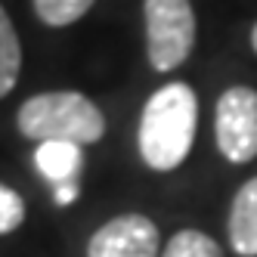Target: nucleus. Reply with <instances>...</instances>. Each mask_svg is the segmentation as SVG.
I'll list each match as a JSON object with an SVG mask.
<instances>
[{"label":"nucleus","mask_w":257,"mask_h":257,"mask_svg":"<svg viewBox=\"0 0 257 257\" xmlns=\"http://www.w3.org/2000/svg\"><path fill=\"white\" fill-rule=\"evenodd\" d=\"M19 71H22V44L13 28L10 13L0 7V99L13 93Z\"/></svg>","instance_id":"8"},{"label":"nucleus","mask_w":257,"mask_h":257,"mask_svg":"<svg viewBox=\"0 0 257 257\" xmlns=\"http://www.w3.org/2000/svg\"><path fill=\"white\" fill-rule=\"evenodd\" d=\"M229 242L235 254L257 257V177L235 192L229 208Z\"/></svg>","instance_id":"6"},{"label":"nucleus","mask_w":257,"mask_h":257,"mask_svg":"<svg viewBox=\"0 0 257 257\" xmlns=\"http://www.w3.org/2000/svg\"><path fill=\"white\" fill-rule=\"evenodd\" d=\"M214 134L226 161L245 164L257 158V90L229 87L217 99Z\"/></svg>","instance_id":"4"},{"label":"nucleus","mask_w":257,"mask_h":257,"mask_svg":"<svg viewBox=\"0 0 257 257\" xmlns=\"http://www.w3.org/2000/svg\"><path fill=\"white\" fill-rule=\"evenodd\" d=\"M93 4L96 0H34V13H38V19L44 25L65 28L71 22H78Z\"/></svg>","instance_id":"10"},{"label":"nucleus","mask_w":257,"mask_h":257,"mask_svg":"<svg viewBox=\"0 0 257 257\" xmlns=\"http://www.w3.org/2000/svg\"><path fill=\"white\" fill-rule=\"evenodd\" d=\"M251 47H254V53H257V22H254V28H251Z\"/></svg>","instance_id":"13"},{"label":"nucleus","mask_w":257,"mask_h":257,"mask_svg":"<svg viewBox=\"0 0 257 257\" xmlns=\"http://www.w3.org/2000/svg\"><path fill=\"white\" fill-rule=\"evenodd\" d=\"M25 220V201L22 195L0 183V235H10L22 226Z\"/></svg>","instance_id":"11"},{"label":"nucleus","mask_w":257,"mask_h":257,"mask_svg":"<svg viewBox=\"0 0 257 257\" xmlns=\"http://www.w3.org/2000/svg\"><path fill=\"white\" fill-rule=\"evenodd\" d=\"M75 198H78L75 183H62V186H56V205H71Z\"/></svg>","instance_id":"12"},{"label":"nucleus","mask_w":257,"mask_h":257,"mask_svg":"<svg viewBox=\"0 0 257 257\" xmlns=\"http://www.w3.org/2000/svg\"><path fill=\"white\" fill-rule=\"evenodd\" d=\"M198 131V99L183 81L164 84L149 96L140 115V155L152 171H174L186 161Z\"/></svg>","instance_id":"1"},{"label":"nucleus","mask_w":257,"mask_h":257,"mask_svg":"<svg viewBox=\"0 0 257 257\" xmlns=\"http://www.w3.org/2000/svg\"><path fill=\"white\" fill-rule=\"evenodd\" d=\"M34 164L53 186H62V183H75L84 164V152L75 143H41L34 152Z\"/></svg>","instance_id":"7"},{"label":"nucleus","mask_w":257,"mask_h":257,"mask_svg":"<svg viewBox=\"0 0 257 257\" xmlns=\"http://www.w3.org/2000/svg\"><path fill=\"white\" fill-rule=\"evenodd\" d=\"M161 257H223L220 245L201 229H180L168 245H164Z\"/></svg>","instance_id":"9"},{"label":"nucleus","mask_w":257,"mask_h":257,"mask_svg":"<svg viewBox=\"0 0 257 257\" xmlns=\"http://www.w3.org/2000/svg\"><path fill=\"white\" fill-rule=\"evenodd\" d=\"M22 137L34 143H75L90 146L105 134V118L96 102L78 90H50L22 102L16 115Z\"/></svg>","instance_id":"2"},{"label":"nucleus","mask_w":257,"mask_h":257,"mask_svg":"<svg viewBox=\"0 0 257 257\" xmlns=\"http://www.w3.org/2000/svg\"><path fill=\"white\" fill-rule=\"evenodd\" d=\"M146 53L155 71L183 65L195 44V13L189 0H146Z\"/></svg>","instance_id":"3"},{"label":"nucleus","mask_w":257,"mask_h":257,"mask_svg":"<svg viewBox=\"0 0 257 257\" xmlns=\"http://www.w3.org/2000/svg\"><path fill=\"white\" fill-rule=\"evenodd\" d=\"M87 257H161L158 226L143 214L112 217L90 235Z\"/></svg>","instance_id":"5"}]
</instances>
